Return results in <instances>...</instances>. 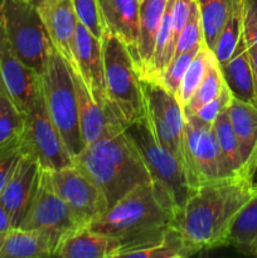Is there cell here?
I'll use <instances>...</instances> for the list:
<instances>
[{
  "mask_svg": "<svg viewBox=\"0 0 257 258\" xmlns=\"http://www.w3.org/2000/svg\"><path fill=\"white\" fill-rule=\"evenodd\" d=\"M253 190V178L243 174L199 183L178 217L186 241L198 252L224 246L234 217Z\"/></svg>",
  "mask_w": 257,
  "mask_h": 258,
  "instance_id": "6da1fadb",
  "label": "cell"
},
{
  "mask_svg": "<svg viewBox=\"0 0 257 258\" xmlns=\"http://www.w3.org/2000/svg\"><path fill=\"white\" fill-rule=\"evenodd\" d=\"M73 164L105 196L108 208L138 186L151 183L146 166L123 127L86 146Z\"/></svg>",
  "mask_w": 257,
  "mask_h": 258,
  "instance_id": "7a4b0ae2",
  "label": "cell"
},
{
  "mask_svg": "<svg viewBox=\"0 0 257 258\" xmlns=\"http://www.w3.org/2000/svg\"><path fill=\"white\" fill-rule=\"evenodd\" d=\"M178 217L170 198L151 181L122 197L88 227L123 244L164 227L178 226Z\"/></svg>",
  "mask_w": 257,
  "mask_h": 258,
  "instance_id": "3957f363",
  "label": "cell"
},
{
  "mask_svg": "<svg viewBox=\"0 0 257 258\" xmlns=\"http://www.w3.org/2000/svg\"><path fill=\"white\" fill-rule=\"evenodd\" d=\"M107 103L123 126L145 117L140 75L127 47L115 35L102 37Z\"/></svg>",
  "mask_w": 257,
  "mask_h": 258,
  "instance_id": "277c9868",
  "label": "cell"
},
{
  "mask_svg": "<svg viewBox=\"0 0 257 258\" xmlns=\"http://www.w3.org/2000/svg\"><path fill=\"white\" fill-rule=\"evenodd\" d=\"M123 130L143 159L151 181L170 198L180 213L194 189L184 164L155 140L146 117L127 123Z\"/></svg>",
  "mask_w": 257,
  "mask_h": 258,
  "instance_id": "5b68a950",
  "label": "cell"
},
{
  "mask_svg": "<svg viewBox=\"0 0 257 258\" xmlns=\"http://www.w3.org/2000/svg\"><path fill=\"white\" fill-rule=\"evenodd\" d=\"M42 77L43 95L50 118L65 140L72 158L86 148L80 131L78 106L70 64L53 47Z\"/></svg>",
  "mask_w": 257,
  "mask_h": 258,
  "instance_id": "8992f818",
  "label": "cell"
},
{
  "mask_svg": "<svg viewBox=\"0 0 257 258\" xmlns=\"http://www.w3.org/2000/svg\"><path fill=\"white\" fill-rule=\"evenodd\" d=\"M0 22L13 52L24 64L42 75L54 45L37 7L28 2L3 0Z\"/></svg>",
  "mask_w": 257,
  "mask_h": 258,
  "instance_id": "52a82bcc",
  "label": "cell"
},
{
  "mask_svg": "<svg viewBox=\"0 0 257 258\" xmlns=\"http://www.w3.org/2000/svg\"><path fill=\"white\" fill-rule=\"evenodd\" d=\"M143 88L145 117L155 140L175 155L188 170L193 186L185 145V113L178 97L171 93L160 81L140 77Z\"/></svg>",
  "mask_w": 257,
  "mask_h": 258,
  "instance_id": "ba28073f",
  "label": "cell"
},
{
  "mask_svg": "<svg viewBox=\"0 0 257 258\" xmlns=\"http://www.w3.org/2000/svg\"><path fill=\"white\" fill-rule=\"evenodd\" d=\"M23 146L37 158L45 170H59L73 164L72 155L47 110L43 87L32 108L25 113Z\"/></svg>",
  "mask_w": 257,
  "mask_h": 258,
  "instance_id": "9c48e42d",
  "label": "cell"
},
{
  "mask_svg": "<svg viewBox=\"0 0 257 258\" xmlns=\"http://www.w3.org/2000/svg\"><path fill=\"white\" fill-rule=\"evenodd\" d=\"M80 227L83 226L78 223L67 204L55 191L50 171L42 168L34 197L19 228L42 232L49 237L57 248L66 234Z\"/></svg>",
  "mask_w": 257,
  "mask_h": 258,
  "instance_id": "30bf717a",
  "label": "cell"
},
{
  "mask_svg": "<svg viewBox=\"0 0 257 258\" xmlns=\"http://www.w3.org/2000/svg\"><path fill=\"white\" fill-rule=\"evenodd\" d=\"M50 178L55 191L81 226H90L108 209L101 189L75 164L50 171Z\"/></svg>",
  "mask_w": 257,
  "mask_h": 258,
  "instance_id": "8fae6325",
  "label": "cell"
},
{
  "mask_svg": "<svg viewBox=\"0 0 257 258\" xmlns=\"http://www.w3.org/2000/svg\"><path fill=\"white\" fill-rule=\"evenodd\" d=\"M185 145L196 186L202 181L231 176L212 125L185 113Z\"/></svg>",
  "mask_w": 257,
  "mask_h": 258,
  "instance_id": "7c38bea8",
  "label": "cell"
},
{
  "mask_svg": "<svg viewBox=\"0 0 257 258\" xmlns=\"http://www.w3.org/2000/svg\"><path fill=\"white\" fill-rule=\"evenodd\" d=\"M40 166L33 154L24 150L0 193V203L9 214L13 228H19L39 181Z\"/></svg>",
  "mask_w": 257,
  "mask_h": 258,
  "instance_id": "4fadbf2b",
  "label": "cell"
},
{
  "mask_svg": "<svg viewBox=\"0 0 257 258\" xmlns=\"http://www.w3.org/2000/svg\"><path fill=\"white\" fill-rule=\"evenodd\" d=\"M72 67L77 71L88 91L101 105L110 107L106 97L102 40L78 22L72 43Z\"/></svg>",
  "mask_w": 257,
  "mask_h": 258,
  "instance_id": "5bb4252c",
  "label": "cell"
},
{
  "mask_svg": "<svg viewBox=\"0 0 257 258\" xmlns=\"http://www.w3.org/2000/svg\"><path fill=\"white\" fill-rule=\"evenodd\" d=\"M0 75L10 96L23 113L32 108L40 88L42 77L17 57L10 48L0 22Z\"/></svg>",
  "mask_w": 257,
  "mask_h": 258,
  "instance_id": "9a60e30c",
  "label": "cell"
},
{
  "mask_svg": "<svg viewBox=\"0 0 257 258\" xmlns=\"http://www.w3.org/2000/svg\"><path fill=\"white\" fill-rule=\"evenodd\" d=\"M198 253L179 226L164 227L159 231L121 244L115 258H186Z\"/></svg>",
  "mask_w": 257,
  "mask_h": 258,
  "instance_id": "2e32d148",
  "label": "cell"
},
{
  "mask_svg": "<svg viewBox=\"0 0 257 258\" xmlns=\"http://www.w3.org/2000/svg\"><path fill=\"white\" fill-rule=\"evenodd\" d=\"M70 70L75 85L76 97H77L81 138L85 143V146L91 145L107 134L121 130L123 125L113 115L112 110L101 105L93 98L81 76L71 64Z\"/></svg>",
  "mask_w": 257,
  "mask_h": 258,
  "instance_id": "e0dca14e",
  "label": "cell"
},
{
  "mask_svg": "<svg viewBox=\"0 0 257 258\" xmlns=\"http://www.w3.org/2000/svg\"><path fill=\"white\" fill-rule=\"evenodd\" d=\"M53 45L72 64V43L78 19L72 0H42L37 5Z\"/></svg>",
  "mask_w": 257,
  "mask_h": 258,
  "instance_id": "ac0fdd59",
  "label": "cell"
},
{
  "mask_svg": "<svg viewBox=\"0 0 257 258\" xmlns=\"http://www.w3.org/2000/svg\"><path fill=\"white\" fill-rule=\"evenodd\" d=\"M105 30L127 47L136 60L140 0H98Z\"/></svg>",
  "mask_w": 257,
  "mask_h": 258,
  "instance_id": "d6986e66",
  "label": "cell"
},
{
  "mask_svg": "<svg viewBox=\"0 0 257 258\" xmlns=\"http://www.w3.org/2000/svg\"><path fill=\"white\" fill-rule=\"evenodd\" d=\"M121 242L115 237L100 233L88 226L66 234L55 248V257L62 258H115Z\"/></svg>",
  "mask_w": 257,
  "mask_h": 258,
  "instance_id": "ffe728a7",
  "label": "cell"
},
{
  "mask_svg": "<svg viewBox=\"0 0 257 258\" xmlns=\"http://www.w3.org/2000/svg\"><path fill=\"white\" fill-rule=\"evenodd\" d=\"M227 112L238 140L244 174L253 178L257 170V106L232 97Z\"/></svg>",
  "mask_w": 257,
  "mask_h": 258,
  "instance_id": "44dd1931",
  "label": "cell"
},
{
  "mask_svg": "<svg viewBox=\"0 0 257 258\" xmlns=\"http://www.w3.org/2000/svg\"><path fill=\"white\" fill-rule=\"evenodd\" d=\"M168 0H140L139 34L135 64L140 77H146L151 64L156 35L163 20Z\"/></svg>",
  "mask_w": 257,
  "mask_h": 258,
  "instance_id": "7402d4cb",
  "label": "cell"
},
{
  "mask_svg": "<svg viewBox=\"0 0 257 258\" xmlns=\"http://www.w3.org/2000/svg\"><path fill=\"white\" fill-rule=\"evenodd\" d=\"M219 68H221L224 83L228 87L232 97L256 105L251 58H249L248 47H247L243 34L239 38L236 49L232 53L229 59L219 66Z\"/></svg>",
  "mask_w": 257,
  "mask_h": 258,
  "instance_id": "603a6c76",
  "label": "cell"
},
{
  "mask_svg": "<svg viewBox=\"0 0 257 258\" xmlns=\"http://www.w3.org/2000/svg\"><path fill=\"white\" fill-rule=\"evenodd\" d=\"M48 236L38 231L10 228L0 232V258H42L54 254Z\"/></svg>",
  "mask_w": 257,
  "mask_h": 258,
  "instance_id": "cb8c5ba5",
  "label": "cell"
},
{
  "mask_svg": "<svg viewBox=\"0 0 257 258\" xmlns=\"http://www.w3.org/2000/svg\"><path fill=\"white\" fill-rule=\"evenodd\" d=\"M224 246L234 247L244 254L254 256L257 251V185L248 201L234 217Z\"/></svg>",
  "mask_w": 257,
  "mask_h": 258,
  "instance_id": "d4e9b609",
  "label": "cell"
},
{
  "mask_svg": "<svg viewBox=\"0 0 257 258\" xmlns=\"http://www.w3.org/2000/svg\"><path fill=\"white\" fill-rule=\"evenodd\" d=\"M212 127H213L214 135H216L217 143H218L221 153L223 155L228 173L231 175H238V174L246 175L243 171V163H242L241 153H239L238 140H237L236 133H234L233 127H232L227 110L219 113L216 121L212 123Z\"/></svg>",
  "mask_w": 257,
  "mask_h": 258,
  "instance_id": "484cf974",
  "label": "cell"
},
{
  "mask_svg": "<svg viewBox=\"0 0 257 258\" xmlns=\"http://www.w3.org/2000/svg\"><path fill=\"white\" fill-rule=\"evenodd\" d=\"M234 0H197L203 29L204 44L213 50Z\"/></svg>",
  "mask_w": 257,
  "mask_h": 258,
  "instance_id": "4316f807",
  "label": "cell"
},
{
  "mask_svg": "<svg viewBox=\"0 0 257 258\" xmlns=\"http://www.w3.org/2000/svg\"><path fill=\"white\" fill-rule=\"evenodd\" d=\"M243 32V0H234L228 18L219 33L213 48V54L218 64L229 59Z\"/></svg>",
  "mask_w": 257,
  "mask_h": 258,
  "instance_id": "83f0119b",
  "label": "cell"
},
{
  "mask_svg": "<svg viewBox=\"0 0 257 258\" xmlns=\"http://www.w3.org/2000/svg\"><path fill=\"white\" fill-rule=\"evenodd\" d=\"M214 59H216V57H214L213 52L206 44L202 45L198 52H197V54L194 55L193 60L190 62L189 67L186 68L185 75L181 80L180 87H179L178 95H176L179 102L181 103L183 107L190 100L194 91L197 90L199 83L202 82L203 77L206 76L207 70H208L209 66Z\"/></svg>",
  "mask_w": 257,
  "mask_h": 258,
  "instance_id": "f1b7e54d",
  "label": "cell"
},
{
  "mask_svg": "<svg viewBox=\"0 0 257 258\" xmlns=\"http://www.w3.org/2000/svg\"><path fill=\"white\" fill-rule=\"evenodd\" d=\"M25 126V115L7 90L0 75V143L19 135Z\"/></svg>",
  "mask_w": 257,
  "mask_h": 258,
  "instance_id": "f546056e",
  "label": "cell"
},
{
  "mask_svg": "<svg viewBox=\"0 0 257 258\" xmlns=\"http://www.w3.org/2000/svg\"><path fill=\"white\" fill-rule=\"evenodd\" d=\"M224 86H226V83H224L221 68H219L217 59H214L209 66L208 70H207V73L203 80H202V82L199 83L197 90L194 91L190 100L183 107L184 113L196 112L199 107H202L207 102L216 98L222 92Z\"/></svg>",
  "mask_w": 257,
  "mask_h": 258,
  "instance_id": "4dcf8cb0",
  "label": "cell"
},
{
  "mask_svg": "<svg viewBox=\"0 0 257 258\" xmlns=\"http://www.w3.org/2000/svg\"><path fill=\"white\" fill-rule=\"evenodd\" d=\"M72 2L78 22L87 28L96 38L102 39L106 30L98 0H72Z\"/></svg>",
  "mask_w": 257,
  "mask_h": 258,
  "instance_id": "1f68e13d",
  "label": "cell"
},
{
  "mask_svg": "<svg viewBox=\"0 0 257 258\" xmlns=\"http://www.w3.org/2000/svg\"><path fill=\"white\" fill-rule=\"evenodd\" d=\"M202 45H199V47L197 48H193V49L188 50V52H184L181 53V54H178L175 55V57H173V59L170 60L168 67H166L165 71H164L163 76H161L160 80H159L166 88H168L169 91H170L171 93H174L175 96L178 95L179 87H180V83H181V80H183L184 75H185L186 68L189 67L190 62L193 60L194 55L197 54V52H198V49L202 47Z\"/></svg>",
  "mask_w": 257,
  "mask_h": 258,
  "instance_id": "d6a6232c",
  "label": "cell"
},
{
  "mask_svg": "<svg viewBox=\"0 0 257 258\" xmlns=\"http://www.w3.org/2000/svg\"><path fill=\"white\" fill-rule=\"evenodd\" d=\"M23 153V133L0 143V193Z\"/></svg>",
  "mask_w": 257,
  "mask_h": 258,
  "instance_id": "836d02e7",
  "label": "cell"
},
{
  "mask_svg": "<svg viewBox=\"0 0 257 258\" xmlns=\"http://www.w3.org/2000/svg\"><path fill=\"white\" fill-rule=\"evenodd\" d=\"M202 44H204L203 29H202L198 4L196 3L185 27L183 28L180 35H179L178 43H176L175 50H174V57L184 52H188V50L199 47Z\"/></svg>",
  "mask_w": 257,
  "mask_h": 258,
  "instance_id": "e575fe53",
  "label": "cell"
},
{
  "mask_svg": "<svg viewBox=\"0 0 257 258\" xmlns=\"http://www.w3.org/2000/svg\"><path fill=\"white\" fill-rule=\"evenodd\" d=\"M231 98L232 95L231 92H229L228 87L224 86L222 92L219 93L216 98H213L212 101L207 102L206 105L199 107L196 112H193V115L196 116V117H198L201 121H203V122L212 125V123L216 121V118L218 117L219 113H222L224 110H227L229 102H231Z\"/></svg>",
  "mask_w": 257,
  "mask_h": 258,
  "instance_id": "d590c367",
  "label": "cell"
},
{
  "mask_svg": "<svg viewBox=\"0 0 257 258\" xmlns=\"http://www.w3.org/2000/svg\"><path fill=\"white\" fill-rule=\"evenodd\" d=\"M243 34L244 40H246L248 47L257 48V22L248 17L243 15Z\"/></svg>",
  "mask_w": 257,
  "mask_h": 258,
  "instance_id": "8d00e7d4",
  "label": "cell"
},
{
  "mask_svg": "<svg viewBox=\"0 0 257 258\" xmlns=\"http://www.w3.org/2000/svg\"><path fill=\"white\" fill-rule=\"evenodd\" d=\"M243 15L257 22V0H243Z\"/></svg>",
  "mask_w": 257,
  "mask_h": 258,
  "instance_id": "74e56055",
  "label": "cell"
},
{
  "mask_svg": "<svg viewBox=\"0 0 257 258\" xmlns=\"http://www.w3.org/2000/svg\"><path fill=\"white\" fill-rule=\"evenodd\" d=\"M248 47V45H247ZM249 58H251L252 72H253V81H254V92H256V106H257V48L248 47Z\"/></svg>",
  "mask_w": 257,
  "mask_h": 258,
  "instance_id": "f35d334b",
  "label": "cell"
},
{
  "mask_svg": "<svg viewBox=\"0 0 257 258\" xmlns=\"http://www.w3.org/2000/svg\"><path fill=\"white\" fill-rule=\"evenodd\" d=\"M13 228L12 222H10L9 214L5 211V208L3 207V204L0 203V232L8 231V229Z\"/></svg>",
  "mask_w": 257,
  "mask_h": 258,
  "instance_id": "ab89813d",
  "label": "cell"
},
{
  "mask_svg": "<svg viewBox=\"0 0 257 258\" xmlns=\"http://www.w3.org/2000/svg\"><path fill=\"white\" fill-rule=\"evenodd\" d=\"M40 2H42V0H28V3H30V4L34 5V7H37Z\"/></svg>",
  "mask_w": 257,
  "mask_h": 258,
  "instance_id": "60d3db41",
  "label": "cell"
},
{
  "mask_svg": "<svg viewBox=\"0 0 257 258\" xmlns=\"http://www.w3.org/2000/svg\"><path fill=\"white\" fill-rule=\"evenodd\" d=\"M19 2H28V0H19Z\"/></svg>",
  "mask_w": 257,
  "mask_h": 258,
  "instance_id": "b9f144b4",
  "label": "cell"
},
{
  "mask_svg": "<svg viewBox=\"0 0 257 258\" xmlns=\"http://www.w3.org/2000/svg\"><path fill=\"white\" fill-rule=\"evenodd\" d=\"M2 2H3V0H0V7H2Z\"/></svg>",
  "mask_w": 257,
  "mask_h": 258,
  "instance_id": "7bdbcfd3",
  "label": "cell"
},
{
  "mask_svg": "<svg viewBox=\"0 0 257 258\" xmlns=\"http://www.w3.org/2000/svg\"><path fill=\"white\" fill-rule=\"evenodd\" d=\"M254 256H256V257H257V251H256V254H254Z\"/></svg>",
  "mask_w": 257,
  "mask_h": 258,
  "instance_id": "ee69618b",
  "label": "cell"
}]
</instances>
